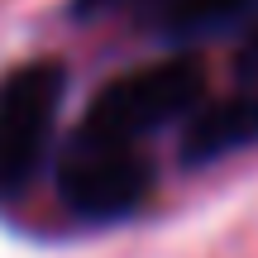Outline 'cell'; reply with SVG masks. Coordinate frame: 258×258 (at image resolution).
<instances>
[{"mask_svg":"<svg viewBox=\"0 0 258 258\" xmlns=\"http://www.w3.org/2000/svg\"><path fill=\"white\" fill-rule=\"evenodd\" d=\"M139 10L153 34L172 38V43H191V38H211L249 19L258 0H139Z\"/></svg>","mask_w":258,"mask_h":258,"instance_id":"cell-5","label":"cell"},{"mask_svg":"<svg viewBox=\"0 0 258 258\" xmlns=\"http://www.w3.org/2000/svg\"><path fill=\"white\" fill-rule=\"evenodd\" d=\"M201 91H206L201 62H191V57H163V62H148L139 72L115 77L96 96L91 115H86V129L139 144L144 134L191 115L201 105Z\"/></svg>","mask_w":258,"mask_h":258,"instance_id":"cell-2","label":"cell"},{"mask_svg":"<svg viewBox=\"0 0 258 258\" xmlns=\"http://www.w3.org/2000/svg\"><path fill=\"white\" fill-rule=\"evenodd\" d=\"M234 67H239V77L249 82V91H258V10L249 15V24H244V38H239V53H234Z\"/></svg>","mask_w":258,"mask_h":258,"instance_id":"cell-6","label":"cell"},{"mask_svg":"<svg viewBox=\"0 0 258 258\" xmlns=\"http://www.w3.org/2000/svg\"><path fill=\"white\" fill-rule=\"evenodd\" d=\"M124 5H139V0H77L72 10L86 19V15H105V10H124Z\"/></svg>","mask_w":258,"mask_h":258,"instance_id":"cell-7","label":"cell"},{"mask_svg":"<svg viewBox=\"0 0 258 258\" xmlns=\"http://www.w3.org/2000/svg\"><path fill=\"white\" fill-rule=\"evenodd\" d=\"M62 91L67 77L57 62H29L0 77V201H15L38 177Z\"/></svg>","mask_w":258,"mask_h":258,"instance_id":"cell-3","label":"cell"},{"mask_svg":"<svg viewBox=\"0 0 258 258\" xmlns=\"http://www.w3.org/2000/svg\"><path fill=\"white\" fill-rule=\"evenodd\" d=\"M153 186V167L129 139H110L96 129H77L57 158V196L86 220H120L139 211Z\"/></svg>","mask_w":258,"mask_h":258,"instance_id":"cell-1","label":"cell"},{"mask_svg":"<svg viewBox=\"0 0 258 258\" xmlns=\"http://www.w3.org/2000/svg\"><path fill=\"white\" fill-rule=\"evenodd\" d=\"M249 144H258V91H239L206 105V110H191V124L182 139V163L191 167L215 163V158H230Z\"/></svg>","mask_w":258,"mask_h":258,"instance_id":"cell-4","label":"cell"}]
</instances>
